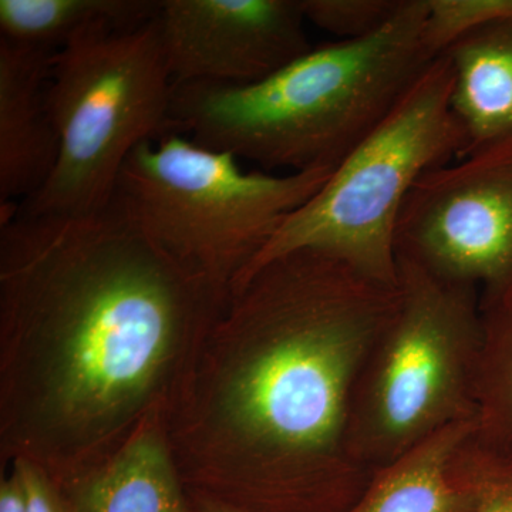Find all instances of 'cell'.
Returning <instances> with one entry per match:
<instances>
[{
    "mask_svg": "<svg viewBox=\"0 0 512 512\" xmlns=\"http://www.w3.org/2000/svg\"><path fill=\"white\" fill-rule=\"evenodd\" d=\"M229 295L113 201L83 217L0 204V466L25 458L66 487L170 417Z\"/></svg>",
    "mask_w": 512,
    "mask_h": 512,
    "instance_id": "6da1fadb",
    "label": "cell"
},
{
    "mask_svg": "<svg viewBox=\"0 0 512 512\" xmlns=\"http://www.w3.org/2000/svg\"><path fill=\"white\" fill-rule=\"evenodd\" d=\"M399 284L312 249L235 286L167 421L185 487L247 512H348L372 474L350 453L357 380Z\"/></svg>",
    "mask_w": 512,
    "mask_h": 512,
    "instance_id": "7a4b0ae2",
    "label": "cell"
},
{
    "mask_svg": "<svg viewBox=\"0 0 512 512\" xmlns=\"http://www.w3.org/2000/svg\"><path fill=\"white\" fill-rule=\"evenodd\" d=\"M426 10L427 0H404L375 35L312 47L261 82L174 86V131L265 170L335 168L433 62Z\"/></svg>",
    "mask_w": 512,
    "mask_h": 512,
    "instance_id": "3957f363",
    "label": "cell"
},
{
    "mask_svg": "<svg viewBox=\"0 0 512 512\" xmlns=\"http://www.w3.org/2000/svg\"><path fill=\"white\" fill-rule=\"evenodd\" d=\"M332 171H247L232 154L170 133L131 153L111 201L175 261L231 292Z\"/></svg>",
    "mask_w": 512,
    "mask_h": 512,
    "instance_id": "277c9868",
    "label": "cell"
},
{
    "mask_svg": "<svg viewBox=\"0 0 512 512\" xmlns=\"http://www.w3.org/2000/svg\"><path fill=\"white\" fill-rule=\"evenodd\" d=\"M173 94L157 16L136 29L93 26L70 40L53 56L47 82L59 138L55 170L18 205L19 214L83 217L104 210L131 153L175 133Z\"/></svg>",
    "mask_w": 512,
    "mask_h": 512,
    "instance_id": "5b68a950",
    "label": "cell"
},
{
    "mask_svg": "<svg viewBox=\"0 0 512 512\" xmlns=\"http://www.w3.org/2000/svg\"><path fill=\"white\" fill-rule=\"evenodd\" d=\"M451 86L450 64L437 57L311 200L286 218L232 289L268 262L302 249L339 259L382 284H399L394 235L404 202L421 175L466 153Z\"/></svg>",
    "mask_w": 512,
    "mask_h": 512,
    "instance_id": "8992f818",
    "label": "cell"
},
{
    "mask_svg": "<svg viewBox=\"0 0 512 512\" xmlns=\"http://www.w3.org/2000/svg\"><path fill=\"white\" fill-rule=\"evenodd\" d=\"M397 266L399 303L367 356L350 413V453L372 476L476 410L480 291Z\"/></svg>",
    "mask_w": 512,
    "mask_h": 512,
    "instance_id": "52a82bcc",
    "label": "cell"
},
{
    "mask_svg": "<svg viewBox=\"0 0 512 512\" xmlns=\"http://www.w3.org/2000/svg\"><path fill=\"white\" fill-rule=\"evenodd\" d=\"M397 261L474 286L481 303L512 296V141L431 168L397 221Z\"/></svg>",
    "mask_w": 512,
    "mask_h": 512,
    "instance_id": "ba28073f",
    "label": "cell"
},
{
    "mask_svg": "<svg viewBox=\"0 0 512 512\" xmlns=\"http://www.w3.org/2000/svg\"><path fill=\"white\" fill-rule=\"evenodd\" d=\"M301 0H164L157 15L174 86H247L312 49Z\"/></svg>",
    "mask_w": 512,
    "mask_h": 512,
    "instance_id": "9c48e42d",
    "label": "cell"
},
{
    "mask_svg": "<svg viewBox=\"0 0 512 512\" xmlns=\"http://www.w3.org/2000/svg\"><path fill=\"white\" fill-rule=\"evenodd\" d=\"M55 53L0 39V204H22L47 183L59 138L47 109Z\"/></svg>",
    "mask_w": 512,
    "mask_h": 512,
    "instance_id": "30bf717a",
    "label": "cell"
},
{
    "mask_svg": "<svg viewBox=\"0 0 512 512\" xmlns=\"http://www.w3.org/2000/svg\"><path fill=\"white\" fill-rule=\"evenodd\" d=\"M168 416L148 414L101 466L62 487L73 512H194L167 431Z\"/></svg>",
    "mask_w": 512,
    "mask_h": 512,
    "instance_id": "8fae6325",
    "label": "cell"
},
{
    "mask_svg": "<svg viewBox=\"0 0 512 512\" xmlns=\"http://www.w3.org/2000/svg\"><path fill=\"white\" fill-rule=\"evenodd\" d=\"M483 346L473 429L454 458L467 483L490 487L512 478V296L481 303Z\"/></svg>",
    "mask_w": 512,
    "mask_h": 512,
    "instance_id": "7c38bea8",
    "label": "cell"
},
{
    "mask_svg": "<svg viewBox=\"0 0 512 512\" xmlns=\"http://www.w3.org/2000/svg\"><path fill=\"white\" fill-rule=\"evenodd\" d=\"M473 421L437 431L377 470L348 512H476L491 485L467 483L453 470Z\"/></svg>",
    "mask_w": 512,
    "mask_h": 512,
    "instance_id": "4fadbf2b",
    "label": "cell"
},
{
    "mask_svg": "<svg viewBox=\"0 0 512 512\" xmlns=\"http://www.w3.org/2000/svg\"><path fill=\"white\" fill-rule=\"evenodd\" d=\"M441 56L453 77L451 107L466 134L464 156L512 141V18L470 33Z\"/></svg>",
    "mask_w": 512,
    "mask_h": 512,
    "instance_id": "5bb4252c",
    "label": "cell"
},
{
    "mask_svg": "<svg viewBox=\"0 0 512 512\" xmlns=\"http://www.w3.org/2000/svg\"><path fill=\"white\" fill-rule=\"evenodd\" d=\"M153 0H0V39L56 53L86 29H136L151 22Z\"/></svg>",
    "mask_w": 512,
    "mask_h": 512,
    "instance_id": "9a60e30c",
    "label": "cell"
},
{
    "mask_svg": "<svg viewBox=\"0 0 512 512\" xmlns=\"http://www.w3.org/2000/svg\"><path fill=\"white\" fill-rule=\"evenodd\" d=\"M512 18V0H427L421 42L431 59L491 23Z\"/></svg>",
    "mask_w": 512,
    "mask_h": 512,
    "instance_id": "2e32d148",
    "label": "cell"
},
{
    "mask_svg": "<svg viewBox=\"0 0 512 512\" xmlns=\"http://www.w3.org/2000/svg\"><path fill=\"white\" fill-rule=\"evenodd\" d=\"M306 22L340 40L375 35L402 9L404 0H301Z\"/></svg>",
    "mask_w": 512,
    "mask_h": 512,
    "instance_id": "e0dca14e",
    "label": "cell"
},
{
    "mask_svg": "<svg viewBox=\"0 0 512 512\" xmlns=\"http://www.w3.org/2000/svg\"><path fill=\"white\" fill-rule=\"evenodd\" d=\"M8 467L20 478L26 512H73L62 487L43 468L25 458H15L3 468Z\"/></svg>",
    "mask_w": 512,
    "mask_h": 512,
    "instance_id": "ac0fdd59",
    "label": "cell"
},
{
    "mask_svg": "<svg viewBox=\"0 0 512 512\" xmlns=\"http://www.w3.org/2000/svg\"><path fill=\"white\" fill-rule=\"evenodd\" d=\"M0 512H26L22 483L18 473L10 467L6 474L2 471L0 478Z\"/></svg>",
    "mask_w": 512,
    "mask_h": 512,
    "instance_id": "d6986e66",
    "label": "cell"
},
{
    "mask_svg": "<svg viewBox=\"0 0 512 512\" xmlns=\"http://www.w3.org/2000/svg\"><path fill=\"white\" fill-rule=\"evenodd\" d=\"M476 512H512V478L491 485Z\"/></svg>",
    "mask_w": 512,
    "mask_h": 512,
    "instance_id": "ffe728a7",
    "label": "cell"
},
{
    "mask_svg": "<svg viewBox=\"0 0 512 512\" xmlns=\"http://www.w3.org/2000/svg\"><path fill=\"white\" fill-rule=\"evenodd\" d=\"M188 495L194 512H247L197 491L188 490Z\"/></svg>",
    "mask_w": 512,
    "mask_h": 512,
    "instance_id": "44dd1931",
    "label": "cell"
}]
</instances>
